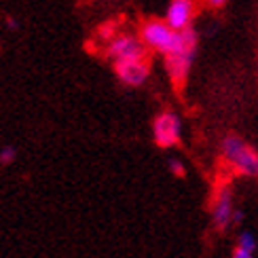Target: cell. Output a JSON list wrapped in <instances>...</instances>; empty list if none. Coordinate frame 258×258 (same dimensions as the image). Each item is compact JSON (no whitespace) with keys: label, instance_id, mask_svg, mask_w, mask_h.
Returning a JSON list of instances; mask_svg holds the SVG:
<instances>
[{"label":"cell","instance_id":"obj_1","mask_svg":"<svg viewBox=\"0 0 258 258\" xmlns=\"http://www.w3.org/2000/svg\"><path fill=\"white\" fill-rule=\"evenodd\" d=\"M222 161L239 176L258 178V153L237 136H227L220 144Z\"/></svg>","mask_w":258,"mask_h":258},{"label":"cell","instance_id":"obj_2","mask_svg":"<svg viewBox=\"0 0 258 258\" xmlns=\"http://www.w3.org/2000/svg\"><path fill=\"white\" fill-rule=\"evenodd\" d=\"M195 53H197V34H195V30L190 28V30L180 32L178 45L174 47V51L165 55L167 74L176 85L186 81L192 61H195Z\"/></svg>","mask_w":258,"mask_h":258},{"label":"cell","instance_id":"obj_3","mask_svg":"<svg viewBox=\"0 0 258 258\" xmlns=\"http://www.w3.org/2000/svg\"><path fill=\"white\" fill-rule=\"evenodd\" d=\"M140 38H142L146 49L157 51L165 57L167 53H171L174 47L178 45L180 32L169 28L165 19H148L142 24V28H140Z\"/></svg>","mask_w":258,"mask_h":258},{"label":"cell","instance_id":"obj_4","mask_svg":"<svg viewBox=\"0 0 258 258\" xmlns=\"http://www.w3.org/2000/svg\"><path fill=\"white\" fill-rule=\"evenodd\" d=\"M148 49L144 47L140 34H129V32H119L114 38L106 42V55L114 63L123 61H136V59H146Z\"/></svg>","mask_w":258,"mask_h":258},{"label":"cell","instance_id":"obj_5","mask_svg":"<svg viewBox=\"0 0 258 258\" xmlns=\"http://www.w3.org/2000/svg\"><path fill=\"white\" fill-rule=\"evenodd\" d=\"M212 224L216 231H227L229 227H233L235 214H237V208H235V199H233V188L229 184H218L216 190H214L212 197Z\"/></svg>","mask_w":258,"mask_h":258},{"label":"cell","instance_id":"obj_6","mask_svg":"<svg viewBox=\"0 0 258 258\" xmlns=\"http://www.w3.org/2000/svg\"><path fill=\"white\" fill-rule=\"evenodd\" d=\"M153 138H155L157 146H161V148L176 146L182 138V119L171 110L157 114L153 121Z\"/></svg>","mask_w":258,"mask_h":258},{"label":"cell","instance_id":"obj_7","mask_svg":"<svg viewBox=\"0 0 258 258\" xmlns=\"http://www.w3.org/2000/svg\"><path fill=\"white\" fill-rule=\"evenodd\" d=\"M195 15H197V0H169L165 11V21L176 32H184L190 30Z\"/></svg>","mask_w":258,"mask_h":258},{"label":"cell","instance_id":"obj_8","mask_svg":"<svg viewBox=\"0 0 258 258\" xmlns=\"http://www.w3.org/2000/svg\"><path fill=\"white\" fill-rule=\"evenodd\" d=\"M114 72L119 81L127 87H140L150 77V63L148 59H136V61H123L114 63Z\"/></svg>","mask_w":258,"mask_h":258},{"label":"cell","instance_id":"obj_9","mask_svg":"<svg viewBox=\"0 0 258 258\" xmlns=\"http://www.w3.org/2000/svg\"><path fill=\"white\" fill-rule=\"evenodd\" d=\"M235 245H239V248L243 250H248V252H254L256 254V248H258V239H256V235L250 233V231H241L239 233V237H237V243Z\"/></svg>","mask_w":258,"mask_h":258},{"label":"cell","instance_id":"obj_10","mask_svg":"<svg viewBox=\"0 0 258 258\" xmlns=\"http://www.w3.org/2000/svg\"><path fill=\"white\" fill-rule=\"evenodd\" d=\"M15 159H17V148L15 146L7 144V146L0 148V165H11Z\"/></svg>","mask_w":258,"mask_h":258},{"label":"cell","instance_id":"obj_11","mask_svg":"<svg viewBox=\"0 0 258 258\" xmlns=\"http://www.w3.org/2000/svg\"><path fill=\"white\" fill-rule=\"evenodd\" d=\"M167 167H169V171L174 176H178V178H182L186 174V167H184V163H182L180 159H176V157H171L169 161H167Z\"/></svg>","mask_w":258,"mask_h":258},{"label":"cell","instance_id":"obj_12","mask_svg":"<svg viewBox=\"0 0 258 258\" xmlns=\"http://www.w3.org/2000/svg\"><path fill=\"white\" fill-rule=\"evenodd\" d=\"M254 256H256L254 252L243 250V248H239V245H235V248H233V254H231V258H254Z\"/></svg>","mask_w":258,"mask_h":258},{"label":"cell","instance_id":"obj_13","mask_svg":"<svg viewBox=\"0 0 258 258\" xmlns=\"http://www.w3.org/2000/svg\"><path fill=\"white\" fill-rule=\"evenodd\" d=\"M7 26H9L11 30H15V28H19V21H15L13 17H7Z\"/></svg>","mask_w":258,"mask_h":258},{"label":"cell","instance_id":"obj_14","mask_svg":"<svg viewBox=\"0 0 258 258\" xmlns=\"http://www.w3.org/2000/svg\"><path fill=\"white\" fill-rule=\"evenodd\" d=\"M208 3H210L212 7H222L224 3H227V0H208Z\"/></svg>","mask_w":258,"mask_h":258}]
</instances>
